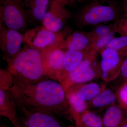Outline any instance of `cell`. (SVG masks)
Listing matches in <instances>:
<instances>
[{
	"label": "cell",
	"instance_id": "11",
	"mask_svg": "<svg viewBox=\"0 0 127 127\" xmlns=\"http://www.w3.org/2000/svg\"><path fill=\"white\" fill-rule=\"evenodd\" d=\"M100 53L101 55L100 76L105 81L115 79L120 74V67L127 55L107 48Z\"/></svg>",
	"mask_w": 127,
	"mask_h": 127
},
{
	"label": "cell",
	"instance_id": "17",
	"mask_svg": "<svg viewBox=\"0 0 127 127\" xmlns=\"http://www.w3.org/2000/svg\"><path fill=\"white\" fill-rule=\"evenodd\" d=\"M87 57L86 51H66L64 64V77L76 68Z\"/></svg>",
	"mask_w": 127,
	"mask_h": 127
},
{
	"label": "cell",
	"instance_id": "15",
	"mask_svg": "<svg viewBox=\"0 0 127 127\" xmlns=\"http://www.w3.org/2000/svg\"><path fill=\"white\" fill-rule=\"evenodd\" d=\"M65 92L66 97L71 109L73 120L76 123L80 116L87 109L88 106L87 102L79 97L73 88L67 90Z\"/></svg>",
	"mask_w": 127,
	"mask_h": 127
},
{
	"label": "cell",
	"instance_id": "4",
	"mask_svg": "<svg viewBox=\"0 0 127 127\" xmlns=\"http://www.w3.org/2000/svg\"><path fill=\"white\" fill-rule=\"evenodd\" d=\"M72 32V28L68 26L58 32L51 31L43 26H37L26 32L23 35V43L40 52L61 43Z\"/></svg>",
	"mask_w": 127,
	"mask_h": 127
},
{
	"label": "cell",
	"instance_id": "16",
	"mask_svg": "<svg viewBox=\"0 0 127 127\" xmlns=\"http://www.w3.org/2000/svg\"><path fill=\"white\" fill-rule=\"evenodd\" d=\"M79 97L85 102L90 101L105 89L104 87L96 83L79 84L73 87Z\"/></svg>",
	"mask_w": 127,
	"mask_h": 127
},
{
	"label": "cell",
	"instance_id": "10",
	"mask_svg": "<svg viewBox=\"0 0 127 127\" xmlns=\"http://www.w3.org/2000/svg\"><path fill=\"white\" fill-rule=\"evenodd\" d=\"M23 36L20 32L0 24V48L2 59L6 61L12 59L22 48Z\"/></svg>",
	"mask_w": 127,
	"mask_h": 127
},
{
	"label": "cell",
	"instance_id": "9",
	"mask_svg": "<svg viewBox=\"0 0 127 127\" xmlns=\"http://www.w3.org/2000/svg\"><path fill=\"white\" fill-rule=\"evenodd\" d=\"M66 6L58 1L51 0L50 8L42 21L43 26L53 32L63 30L67 26L68 20L73 16L72 13L66 8Z\"/></svg>",
	"mask_w": 127,
	"mask_h": 127
},
{
	"label": "cell",
	"instance_id": "19",
	"mask_svg": "<svg viewBox=\"0 0 127 127\" xmlns=\"http://www.w3.org/2000/svg\"><path fill=\"white\" fill-rule=\"evenodd\" d=\"M117 99L116 94L110 89H105L90 101L94 107L101 108L113 105Z\"/></svg>",
	"mask_w": 127,
	"mask_h": 127
},
{
	"label": "cell",
	"instance_id": "24",
	"mask_svg": "<svg viewBox=\"0 0 127 127\" xmlns=\"http://www.w3.org/2000/svg\"><path fill=\"white\" fill-rule=\"evenodd\" d=\"M14 83L13 77L7 70H0V89L9 90L12 87Z\"/></svg>",
	"mask_w": 127,
	"mask_h": 127
},
{
	"label": "cell",
	"instance_id": "32",
	"mask_svg": "<svg viewBox=\"0 0 127 127\" xmlns=\"http://www.w3.org/2000/svg\"><path fill=\"white\" fill-rule=\"evenodd\" d=\"M125 17H127V11L125 12V15H124Z\"/></svg>",
	"mask_w": 127,
	"mask_h": 127
},
{
	"label": "cell",
	"instance_id": "18",
	"mask_svg": "<svg viewBox=\"0 0 127 127\" xmlns=\"http://www.w3.org/2000/svg\"><path fill=\"white\" fill-rule=\"evenodd\" d=\"M123 117L122 109L119 106L111 105L107 109L103 118V127H120Z\"/></svg>",
	"mask_w": 127,
	"mask_h": 127
},
{
	"label": "cell",
	"instance_id": "27",
	"mask_svg": "<svg viewBox=\"0 0 127 127\" xmlns=\"http://www.w3.org/2000/svg\"><path fill=\"white\" fill-rule=\"evenodd\" d=\"M120 74L127 81V57L123 61L120 69Z\"/></svg>",
	"mask_w": 127,
	"mask_h": 127
},
{
	"label": "cell",
	"instance_id": "1",
	"mask_svg": "<svg viewBox=\"0 0 127 127\" xmlns=\"http://www.w3.org/2000/svg\"><path fill=\"white\" fill-rule=\"evenodd\" d=\"M10 89L15 98L27 106L70 121L73 120L65 92L61 83L57 81L45 76L33 81L14 80Z\"/></svg>",
	"mask_w": 127,
	"mask_h": 127
},
{
	"label": "cell",
	"instance_id": "3",
	"mask_svg": "<svg viewBox=\"0 0 127 127\" xmlns=\"http://www.w3.org/2000/svg\"><path fill=\"white\" fill-rule=\"evenodd\" d=\"M120 17L117 5L108 0H93L82 7L75 17L76 26L80 29L90 26L116 21Z\"/></svg>",
	"mask_w": 127,
	"mask_h": 127
},
{
	"label": "cell",
	"instance_id": "8",
	"mask_svg": "<svg viewBox=\"0 0 127 127\" xmlns=\"http://www.w3.org/2000/svg\"><path fill=\"white\" fill-rule=\"evenodd\" d=\"M66 51L51 47L41 52L44 76L61 82L64 77V64Z\"/></svg>",
	"mask_w": 127,
	"mask_h": 127
},
{
	"label": "cell",
	"instance_id": "6",
	"mask_svg": "<svg viewBox=\"0 0 127 127\" xmlns=\"http://www.w3.org/2000/svg\"><path fill=\"white\" fill-rule=\"evenodd\" d=\"M0 24L18 31H25L29 24L23 0H0Z\"/></svg>",
	"mask_w": 127,
	"mask_h": 127
},
{
	"label": "cell",
	"instance_id": "2",
	"mask_svg": "<svg viewBox=\"0 0 127 127\" xmlns=\"http://www.w3.org/2000/svg\"><path fill=\"white\" fill-rule=\"evenodd\" d=\"M6 62L14 80L33 81L44 76L40 52L27 46H24L15 57Z\"/></svg>",
	"mask_w": 127,
	"mask_h": 127
},
{
	"label": "cell",
	"instance_id": "31",
	"mask_svg": "<svg viewBox=\"0 0 127 127\" xmlns=\"http://www.w3.org/2000/svg\"><path fill=\"white\" fill-rule=\"evenodd\" d=\"M0 127H7L6 125H4V124H2V125H0Z\"/></svg>",
	"mask_w": 127,
	"mask_h": 127
},
{
	"label": "cell",
	"instance_id": "21",
	"mask_svg": "<svg viewBox=\"0 0 127 127\" xmlns=\"http://www.w3.org/2000/svg\"><path fill=\"white\" fill-rule=\"evenodd\" d=\"M116 33L115 31L112 32L94 41L88 50L86 51L88 53V56L96 58L98 53H100L106 48L111 40L116 37L115 35Z\"/></svg>",
	"mask_w": 127,
	"mask_h": 127
},
{
	"label": "cell",
	"instance_id": "5",
	"mask_svg": "<svg viewBox=\"0 0 127 127\" xmlns=\"http://www.w3.org/2000/svg\"><path fill=\"white\" fill-rule=\"evenodd\" d=\"M15 100L21 127H63L55 114L28 106L20 100Z\"/></svg>",
	"mask_w": 127,
	"mask_h": 127
},
{
	"label": "cell",
	"instance_id": "13",
	"mask_svg": "<svg viewBox=\"0 0 127 127\" xmlns=\"http://www.w3.org/2000/svg\"><path fill=\"white\" fill-rule=\"evenodd\" d=\"M0 116L8 119L14 127H21L15 98L10 89H0Z\"/></svg>",
	"mask_w": 127,
	"mask_h": 127
},
{
	"label": "cell",
	"instance_id": "26",
	"mask_svg": "<svg viewBox=\"0 0 127 127\" xmlns=\"http://www.w3.org/2000/svg\"><path fill=\"white\" fill-rule=\"evenodd\" d=\"M116 31L121 36L127 37V17H121L115 21Z\"/></svg>",
	"mask_w": 127,
	"mask_h": 127
},
{
	"label": "cell",
	"instance_id": "7",
	"mask_svg": "<svg viewBox=\"0 0 127 127\" xmlns=\"http://www.w3.org/2000/svg\"><path fill=\"white\" fill-rule=\"evenodd\" d=\"M96 58H86L72 71L68 73L61 83L65 92L73 87L83 84L100 76V67L94 63Z\"/></svg>",
	"mask_w": 127,
	"mask_h": 127
},
{
	"label": "cell",
	"instance_id": "30",
	"mask_svg": "<svg viewBox=\"0 0 127 127\" xmlns=\"http://www.w3.org/2000/svg\"><path fill=\"white\" fill-rule=\"evenodd\" d=\"M122 127H127V123H125L123 124Z\"/></svg>",
	"mask_w": 127,
	"mask_h": 127
},
{
	"label": "cell",
	"instance_id": "29",
	"mask_svg": "<svg viewBox=\"0 0 127 127\" xmlns=\"http://www.w3.org/2000/svg\"><path fill=\"white\" fill-rule=\"evenodd\" d=\"M124 8L125 12L127 11V0H124Z\"/></svg>",
	"mask_w": 127,
	"mask_h": 127
},
{
	"label": "cell",
	"instance_id": "14",
	"mask_svg": "<svg viewBox=\"0 0 127 127\" xmlns=\"http://www.w3.org/2000/svg\"><path fill=\"white\" fill-rule=\"evenodd\" d=\"M30 25H36L42 21L51 0H23Z\"/></svg>",
	"mask_w": 127,
	"mask_h": 127
},
{
	"label": "cell",
	"instance_id": "23",
	"mask_svg": "<svg viewBox=\"0 0 127 127\" xmlns=\"http://www.w3.org/2000/svg\"><path fill=\"white\" fill-rule=\"evenodd\" d=\"M114 31L116 32V23L115 22L108 25L97 26L96 27L90 32V33L93 41L101 37Z\"/></svg>",
	"mask_w": 127,
	"mask_h": 127
},
{
	"label": "cell",
	"instance_id": "12",
	"mask_svg": "<svg viewBox=\"0 0 127 127\" xmlns=\"http://www.w3.org/2000/svg\"><path fill=\"white\" fill-rule=\"evenodd\" d=\"M93 41L90 32L76 31L72 32L63 41L52 47L65 51H87Z\"/></svg>",
	"mask_w": 127,
	"mask_h": 127
},
{
	"label": "cell",
	"instance_id": "20",
	"mask_svg": "<svg viewBox=\"0 0 127 127\" xmlns=\"http://www.w3.org/2000/svg\"><path fill=\"white\" fill-rule=\"evenodd\" d=\"M77 127H103L102 119L93 112L87 109L76 123Z\"/></svg>",
	"mask_w": 127,
	"mask_h": 127
},
{
	"label": "cell",
	"instance_id": "28",
	"mask_svg": "<svg viewBox=\"0 0 127 127\" xmlns=\"http://www.w3.org/2000/svg\"><path fill=\"white\" fill-rule=\"evenodd\" d=\"M60 2H62L64 4L66 5H71L78 2H81L84 1L85 0H56Z\"/></svg>",
	"mask_w": 127,
	"mask_h": 127
},
{
	"label": "cell",
	"instance_id": "22",
	"mask_svg": "<svg viewBox=\"0 0 127 127\" xmlns=\"http://www.w3.org/2000/svg\"><path fill=\"white\" fill-rule=\"evenodd\" d=\"M106 48L127 55V37H115L111 40Z\"/></svg>",
	"mask_w": 127,
	"mask_h": 127
},
{
	"label": "cell",
	"instance_id": "25",
	"mask_svg": "<svg viewBox=\"0 0 127 127\" xmlns=\"http://www.w3.org/2000/svg\"><path fill=\"white\" fill-rule=\"evenodd\" d=\"M119 106L127 109V81L120 87L116 94Z\"/></svg>",
	"mask_w": 127,
	"mask_h": 127
}]
</instances>
